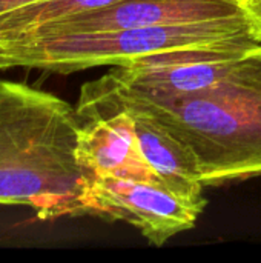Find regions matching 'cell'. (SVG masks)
<instances>
[{
	"mask_svg": "<svg viewBox=\"0 0 261 263\" xmlns=\"http://www.w3.org/2000/svg\"><path fill=\"white\" fill-rule=\"evenodd\" d=\"M75 106L26 83L0 80V205L42 220L83 216Z\"/></svg>",
	"mask_w": 261,
	"mask_h": 263,
	"instance_id": "6da1fadb",
	"label": "cell"
},
{
	"mask_svg": "<svg viewBox=\"0 0 261 263\" xmlns=\"http://www.w3.org/2000/svg\"><path fill=\"white\" fill-rule=\"evenodd\" d=\"M117 96L151 112L188 145L205 186L261 176V45L249 49L212 88L171 103Z\"/></svg>",
	"mask_w": 261,
	"mask_h": 263,
	"instance_id": "7a4b0ae2",
	"label": "cell"
},
{
	"mask_svg": "<svg viewBox=\"0 0 261 263\" xmlns=\"http://www.w3.org/2000/svg\"><path fill=\"white\" fill-rule=\"evenodd\" d=\"M260 46L249 17L212 18L143 28L35 35L0 43V71L11 68L69 74L95 66H120L132 59L182 48Z\"/></svg>",
	"mask_w": 261,
	"mask_h": 263,
	"instance_id": "3957f363",
	"label": "cell"
},
{
	"mask_svg": "<svg viewBox=\"0 0 261 263\" xmlns=\"http://www.w3.org/2000/svg\"><path fill=\"white\" fill-rule=\"evenodd\" d=\"M255 46L182 48L132 59L114 66L106 80L120 92L154 103H171L217 85Z\"/></svg>",
	"mask_w": 261,
	"mask_h": 263,
	"instance_id": "277c9868",
	"label": "cell"
},
{
	"mask_svg": "<svg viewBox=\"0 0 261 263\" xmlns=\"http://www.w3.org/2000/svg\"><path fill=\"white\" fill-rule=\"evenodd\" d=\"M82 205L83 216L126 222L155 247L194 228L206 206L180 197L162 183L114 177L85 180Z\"/></svg>",
	"mask_w": 261,
	"mask_h": 263,
	"instance_id": "5b68a950",
	"label": "cell"
},
{
	"mask_svg": "<svg viewBox=\"0 0 261 263\" xmlns=\"http://www.w3.org/2000/svg\"><path fill=\"white\" fill-rule=\"evenodd\" d=\"M75 112L78 117L77 159L85 180L114 177L162 183L140 149L134 119L125 108L80 89Z\"/></svg>",
	"mask_w": 261,
	"mask_h": 263,
	"instance_id": "8992f818",
	"label": "cell"
},
{
	"mask_svg": "<svg viewBox=\"0 0 261 263\" xmlns=\"http://www.w3.org/2000/svg\"><path fill=\"white\" fill-rule=\"evenodd\" d=\"M232 17H248L245 9L234 0H122L108 8L75 15L37 29L22 39Z\"/></svg>",
	"mask_w": 261,
	"mask_h": 263,
	"instance_id": "52a82bcc",
	"label": "cell"
},
{
	"mask_svg": "<svg viewBox=\"0 0 261 263\" xmlns=\"http://www.w3.org/2000/svg\"><path fill=\"white\" fill-rule=\"evenodd\" d=\"M82 89L125 108L134 119L140 149L157 173L160 182L180 197L206 205V197L203 194L205 185L202 183L198 162L185 142L163 126L151 112L117 96L102 79L85 83Z\"/></svg>",
	"mask_w": 261,
	"mask_h": 263,
	"instance_id": "ba28073f",
	"label": "cell"
},
{
	"mask_svg": "<svg viewBox=\"0 0 261 263\" xmlns=\"http://www.w3.org/2000/svg\"><path fill=\"white\" fill-rule=\"evenodd\" d=\"M122 0H38L0 14V43L22 39L62 20L98 11Z\"/></svg>",
	"mask_w": 261,
	"mask_h": 263,
	"instance_id": "9c48e42d",
	"label": "cell"
},
{
	"mask_svg": "<svg viewBox=\"0 0 261 263\" xmlns=\"http://www.w3.org/2000/svg\"><path fill=\"white\" fill-rule=\"evenodd\" d=\"M246 14H248V17L251 18V22L254 23L257 34L261 37V0H258L251 9H248Z\"/></svg>",
	"mask_w": 261,
	"mask_h": 263,
	"instance_id": "30bf717a",
	"label": "cell"
},
{
	"mask_svg": "<svg viewBox=\"0 0 261 263\" xmlns=\"http://www.w3.org/2000/svg\"><path fill=\"white\" fill-rule=\"evenodd\" d=\"M34 2H38V0H0V14H5L11 9H15V8L23 6V5L34 3Z\"/></svg>",
	"mask_w": 261,
	"mask_h": 263,
	"instance_id": "8fae6325",
	"label": "cell"
},
{
	"mask_svg": "<svg viewBox=\"0 0 261 263\" xmlns=\"http://www.w3.org/2000/svg\"><path fill=\"white\" fill-rule=\"evenodd\" d=\"M235 3H238L243 9H245V12H248V9H251L258 0H234Z\"/></svg>",
	"mask_w": 261,
	"mask_h": 263,
	"instance_id": "7c38bea8",
	"label": "cell"
}]
</instances>
